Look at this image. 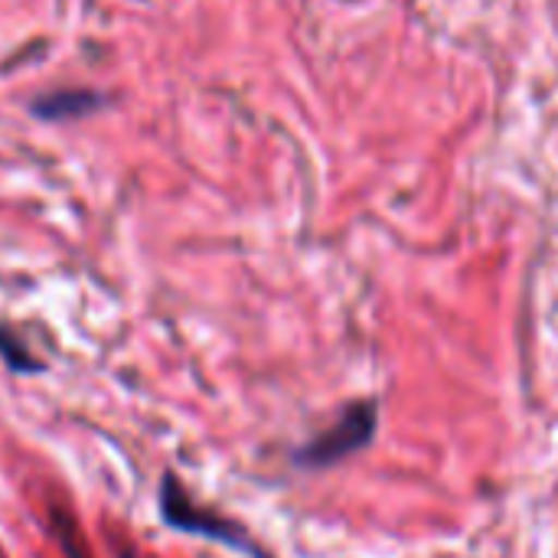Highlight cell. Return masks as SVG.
<instances>
[{
	"label": "cell",
	"instance_id": "cell-1",
	"mask_svg": "<svg viewBox=\"0 0 558 558\" xmlns=\"http://www.w3.org/2000/svg\"><path fill=\"white\" fill-rule=\"evenodd\" d=\"M379 432V402L376 399H356L343 405L337 422L324 432H317L307 445L294 451V464L304 471H324L333 468L360 451H366L376 441Z\"/></svg>",
	"mask_w": 558,
	"mask_h": 558
},
{
	"label": "cell",
	"instance_id": "cell-2",
	"mask_svg": "<svg viewBox=\"0 0 558 558\" xmlns=\"http://www.w3.org/2000/svg\"><path fill=\"white\" fill-rule=\"evenodd\" d=\"M157 500H160L163 523L173 526L177 533H190V536H203V539L222 543V546H229L235 553H245L248 558H268L248 539V533L239 523H232V520H226V517H219L213 510L196 507L193 497L186 494V487L173 474H163Z\"/></svg>",
	"mask_w": 558,
	"mask_h": 558
},
{
	"label": "cell",
	"instance_id": "cell-3",
	"mask_svg": "<svg viewBox=\"0 0 558 558\" xmlns=\"http://www.w3.org/2000/svg\"><path fill=\"white\" fill-rule=\"evenodd\" d=\"M0 356H3V363H7L10 369H16V373H39V369H43V363L33 360V356L26 353L23 340L13 337V333L3 330V327H0Z\"/></svg>",
	"mask_w": 558,
	"mask_h": 558
}]
</instances>
